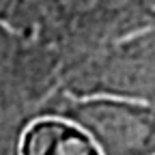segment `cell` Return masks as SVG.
I'll return each mask as SVG.
<instances>
[{
  "instance_id": "obj_3",
  "label": "cell",
  "mask_w": 155,
  "mask_h": 155,
  "mask_svg": "<svg viewBox=\"0 0 155 155\" xmlns=\"http://www.w3.org/2000/svg\"><path fill=\"white\" fill-rule=\"evenodd\" d=\"M121 35L112 0H35L32 39L56 54L61 71Z\"/></svg>"
},
{
  "instance_id": "obj_4",
  "label": "cell",
  "mask_w": 155,
  "mask_h": 155,
  "mask_svg": "<svg viewBox=\"0 0 155 155\" xmlns=\"http://www.w3.org/2000/svg\"><path fill=\"white\" fill-rule=\"evenodd\" d=\"M17 155H101L88 134L54 114L32 119L17 144Z\"/></svg>"
},
{
  "instance_id": "obj_2",
  "label": "cell",
  "mask_w": 155,
  "mask_h": 155,
  "mask_svg": "<svg viewBox=\"0 0 155 155\" xmlns=\"http://www.w3.org/2000/svg\"><path fill=\"white\" fill-rule=\"evenodd\" d=\"M43 114L75 123L101 155H155V110L114 97H69L56 93Z\"/></svg>"
},
{
  "instance_id": "obj_1",
  "label": "cell",
  "mask_w": 155,
  "mask_h": 155,
  "mask_svg": "<svg viewBox=\"0 0 155 155\" xmlns=\"http://www.w3.org/2000/svg\"><path fill=\"white\" fill-rule=\"evenodd\" d=\"M58 93L114 97L155 110V28L121 35L69 63L61 71Z\"/></svg>"
},
{
  "instance_id": "obj_6",
  "label": "cell",
  "mask_w": 155,
  "mask_h": 155,
  "mask_svg": "<svg viewBox=\"0 0 155 155\" xmlns=\"http://www.w3.org/2000/svg\"><path fill=\"white\" fill-rule=\"evenodd\" d=\"M0 26L32 39L35 0H0Z\"/></svg>"
},
{
  "instance_id": "obj_5",
  "label": "cell",
  "mask_w": 155,
  "mask_h": 155,
  "mask_svg": "<svg viewBox=\"0 0 155 155\" xmlns=\"http://www.w3.org/2000/svg\"><path fill=\"white\" fill-rule=\"evenodd\" d=\"M121 22V32L155 28V0H112Z\"/></svg>"
}]
</instances>
